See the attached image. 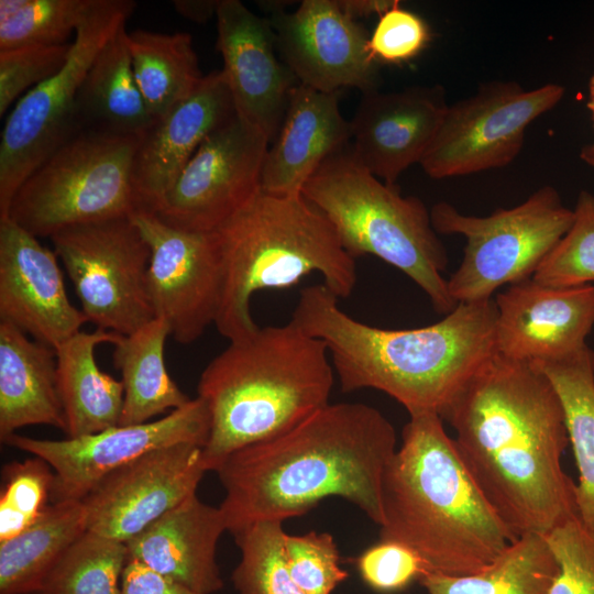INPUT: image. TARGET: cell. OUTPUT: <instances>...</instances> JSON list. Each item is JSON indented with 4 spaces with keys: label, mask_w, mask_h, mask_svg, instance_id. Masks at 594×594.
Here are the masks:
<instances>
[{
    "label": "cell",
    "mask_w": 594,
    "mask_h": 594,
    "mask_svg": "<svg viewBox=\"0 0 594 594\" xmlns=\"http://www.w3.org/2000/svg\"><path fill=\"white\" fill-rule=\"evenodd\" d=\"M267 138L237 113L208 135L154 213L166 224L211 232L260 190Z\"/></svg>",
    "instance_id": "4fadbf2b"
},
{
    "label": "cell",
    "mask_w": 594,
    "mask_h": 594,
    "mask_svg": "<svg viewBox=\"0 0 594 594\" xmlns=\"http://www.w3.org/2000/svg\"><path fill=\"white\" fill-rule=\"evenodd\" d=\"M564 95L554 82L531 90L512 80L482 82L475 94L448 106L419 165L435 179L505 167L519 155L527 128Z\"/></svg>",
    "instance_id": "7c38bea8"
},
{
    "label": "cell",
    "mask_w": 594,
    "mask_h": 594,
    "mask_svg": "<svg viewBox=\"0 0 594 594\" xmlns=\"http://www.w3.org/2000/svg\"><path fill=\"white\" fill-rule=\"evenodd\" d=\"M333 383L326 343L292 320L229 341L197 385L210 417L206 470L216 471L231 453L279 436L330 404Z\"/></svg>",
    "instance_id": "5b68a950"
},
{
    "label": "cell",
    "mask_w": 594,
    "mask_h": 594,
    "mask_svg": "<svg viewBox=\"0 0 594 594\" xmlns=\"http://www.w3.org/2000/svg\"><path fill=\"white\" fill-rule=\"evenodd\" d=\"M208 409L198 396L163 418L114 426L63 440L10 436L4 443L45 460L54 471L51 504L81 501L105 476L140 457L172 444L206 446Z\"/></svg>",
    "instance_id": "5bb4252c"
},
{
    "label": "cell",
    "mask_w": 594,
    "mask_h": 594,
    "mask_svg": "<svg viewBox=\"0 0 594 594\" xmlns=\"http://www.w3.org/2000/svg\"><path fill=\"white\" fill-rule=\"evenodd\" d=\"M210 233L222 272L215 326L229 341L258 327L250 310L258 290L289 288L312 272L339 299L348 298L356 284L355 258L329 219L302 195L261 189Z\"/></svg>",
    "instance_id": "8992f818"
},
{
    "label": "cell",
    "mask_w": 594,
    "mask_h": 594,
    "mask_svg": "<svg viewBox=\"0 0 594 594\" xmlns=\"http://www.w3.org/2000/svg\"><path fill=\"white\" fill-rule=\"evenodd\" d=\"M323 284L300 290L292 321L322 340L341 391H381L409 415L441 414L496 349L494 299L460 302L433 324L382 329L359 321Z\"/></svg>",
    "instance_id": "3957f363"
},
{
    "label": "cell",
    "mask_w": 594,
    "mask_h": 594,
    "mask_svg": "<svg viewBox=\"0 0 594 594\" xmlns=\"http://www.w3.org/2000/svg\"><path fill=\"white\" fill-rule=\"evenodd\" d=\"M53 483V469L38 457L3 468L0 542L16 536L41 517L51 504Z\"/></svg>",
    "instance_id": "8d00e7d4"
},
{
    "label": "cell",
    "mask_w": 594,
    "mask_h": 594,
    "mask_svg": "<svg viewBox=\"0 0 594 594\" xmlns=\"http://www.w3.org/2000/svg\"><path fill=\"white\" fill-rule=\"evenodd\" d=\"M441 85L363 94L350 120L354 158L388 185L420 163L448 109Z\"/></svg>",
    "instance_id": "ffe728a7"
},
{
    "label": "cell",
    "mask_w": 594,
    "mask_h": 594,
    "mask_svg": "<svg viewBox=\"0 0 594 594\" xmlns=\"http://www.w3.org/2000/svg\"><path fill=\"white\" fill-rule=\"evenodd\" d=\"M573 215L570 229L532 275L536 282L557 287L594 282V194L581 190Z\"/></svg>",
    "instance_id": "d590c367"
},
{
    "label": "cell",
    "mask_w": 594,
    "mask_h": 594,
    "mask_svg": "<svg viewBox=\"0 0 594 594\" xmlns=\"http://www.w3.org/2000/svg\"><path fill=\"white\" fill-rule=\"evenodd\" d=\"M381 540L403 543L428 572L461 576L492 563L517 537L465 468L443 419L409 415L381 488Z\"/></svg>",
    "instance_id": "277c9868"
},
{
    "label": "cell",
    "mask_w": 594,
    "mask_h": 594,
    "mask_svg": "<svg viewBox=\"0 0 594 594\" xmlns=\"http://www.w3.org/2000/svg\"><path fill=\"white\" fill-rule=\"evenodd\" d=\"M289 572L305 594H331L349 573L340 565L338 546L328 532L284 535Z\"/></svg>",
    "instance_id": "74e56055"
},
{
    "label": "cell",
    "mask_w": 594,
    "mask_h": 594,
    "mask_svg": "<svg viewBox=\"0 0 594 594\" xmlns=\"http://www.w3.org/2000/svg\"><path fill=\"white\" fill-rule=\"evenodd\" d=\"M580 158L585 164L594 167V142L584 145L580 151Z\"/></svg>",
    "instance_id": "bcb514c9"
},
{
    "label": "cell",
    "mask_w": 594,
    "mask_h": 594,
    "mask_svg": "<svg viewBox=\"0 0 594 594\" xmlns=\"http://www.w3.org/2000/svg\"><path fill=\"white\" fill-rule=\"evenodd\" d=\"M363 582L380 593L407 588L428 572L424 560L409 547L391 540L366 548L355 560Z\"/></svg>",
    "instance_id": "b9f144b4"
},
{
    "label": "cell",
    "mask_w": 594,
    "mask_h": 594,
    "mask_svg": "<svg viewBox=\"0 0 594 594\" xmlns=\"http://www.w3.org/2000/svg\"><path fill=\"white\" fill-rule=\"evenodd\" d=\"M94 0H0V51L67 44Z\"/></svg>",
    "instance_id": "836d02e7"
},
{
    "label": "cell",
    "mask_w": 594,
    "mask_h": 594,
    "mask_svg": "<svg viewBox=\"0 0 594 594\" xmlns=\"http://www.w3.org/2000/svg\"><path fill=\"white\" fill-rule=\"evenodd\" d=\"M226 530L220 508L194 494L127 542L128 560L142 562L198 594H212L223 586L216 557Z\"/></svg>",
    "instance_id": "cb8c5ba5"
},
{
    "label": "cell",
    "mask_w": 594,
    "mask_h": 594,
    "mask_svg": "<svg viewBox=\"0 0 594 594\" xmlns=\"http://www.w3.org/2000/svg\"><path fill=\"white\" fill-rule=\"evenodd\" d=\"M169 336L167 322L154 318L134 332L121 336L114 344L112 360L122 375L124 388L119 425L148 422L190 400L166 369L164 352Z\"/></svg>",
    "instance_id": "83f0119b"
},
{
    "label": "cell",
    "mask_w": 594,
    "mask_h": 594,
    "mask_svg": "<svg viewBox=\"0 0 594 594\" xmlns=\"http://www.w3.org/2000/svg\"><path fill=\"white\" fill-rule=\"evenodd\" d=\"M50 239L96 329L127 336L155 318L151 251L131 216L72 226Z\"/></svg>",
    "instance_id": "8fae6325"
},
{
    "label": "cell",
    "mask_w": 594,
    "mask_h": 594,
    "mask_svg": "<svg viewBox=\"0 0 594 594\" xmlns=\"http://www.w3.org/2000/svg\"><path fill=\"white\" fill-rule=\"evenodd\" d=\"M85 531L81 501L47 506L41 517L16 536L0 542V594H32Z\"/></svg>",
    "instance_id": "f546056e"
},
{
    "label": "cell",
    "mask_w": 594,
    "mask_h": 594,
    "mask_svg": "<svg viewBox=\"0 0 594 594\" xmlns=\"http://www.w3.org/2000/svg\"><path fill=\"white\" fill-rule=\"evenodd\" d=\"M205 472L201 446L153 450L105 476L81 499L86 528L127 543L196 494Z\"/></svg>",
    "instance_id": "2e32d148"
},
{
    "label": "cell",
    "mask_w": 594,
    "mask_h": 594,
    "mask_svg": "<svg viewBox=\"0 0 594 594\" xmlns=\"http://www.w3.org/2000/svg\"><path fill=\"white\" fill-rule=\"evenodd\" d=\"M396 443L378 409L330 403L288 431L231 453L216 470L227 530L234 536L255 522H283L331 496L380 526L382 480Z\"/></svg>",
    "instance_id": "7a4b0ae2"
},
{
    "label": "cell",
    "mask_w": 594,
    "mask_h": 594,
    "mask_svg": "<svg viewBox=\"0 0 594 594\" xmlns=\"http://www.w3.org/2000/svg\"><path fill=\"white\" fill-rule=\"evenodd\" d=\"M496 349L506 358L553 360L586 345L594 326V286H548L532 277L494 299Z\"/></svg>",
    "instance_id": "44dd1931"
},
{
    "label": "cell",
    "mask_w": 594,
    "mask_h": 594,
    "mask_svg": "<svg viewBox=\"0 0 594 594\" xmlns=\"http://www.w3.org/2000/svg\"><path fill=\"white\" fill-rule=\"evenodd\" d=\"M350 141V121L340 111L339 92H322L298 84L266 153L261 189L275 196H300L322 163Z\"/></svg>",
    "instance_id": "603a6c76"
},
{
    "label": "cell",
    "mask_w": 594,
    "mask_h": 594,
    "mask_svg": "<svg viewBox=\"0 0 594 594\" xmlns=\"http://www.w3.org/2000/svg\"><path fill=\"white\" fill-rule=\"evenodd\" d=\"M153 120L134 76L124 25L99 51L81 81L76 125L78 130L141 136Z\"/></svg>",
    "instance_id": "4316f807"
},
{
    "label": "cell",
    "mask_w": 594,
    "mask_h": 594,
    "mask_svg": "<svg viewBox=\"0 0 594 594\" xmlns=\"http://www.w3.org/2000/svg\"><path fill=\"white\" fill-rule=\"evenodd\" d=\"M283 62L299 84L322 92L378 90V64L367 51L370 35L337 0H304L293 12L268 19Z\"/></svg>",
    "instance_id": "e0dca14e"
},
{
    "label": "cell",
    "mask_w": 594,
    "mask_h": 594,
    "mask_svg": "<svg viewBox=\"0 0 594 594\" xmlns=\"http://www.w3.org/2000/svg\"><path fill=\"white\" fill-rule=\"evenodd\" d=\"M220 0H173L172 4L183 18L204 24L217 14Z\"/></svg>",
    "instance_id": "ee69618b"
},
{
    "label": "cell",
    "mask_w": 594,
    "mask_h": 594,
    "mask_svg": "<svg viewBox=\"0 0 594 594\" xmlns=\"http://www.w3.org/2000/svg\"><path fill=\"white\" fill-rule=\"evenodd\" d=\"M135 7L132 0H94L75 32L63 68L15 103L1 133L0 220L8 218L11 200L23 182L78 131L75 103L81 81Z\"/></svg>",
    "instance_id": "30bf717a"
},
{
    "label": "cell",
    "mask_w": 594,
    "mask_h": 594,
    "mask_svg": "<svg viewBox=\"0 0 594 594\" xmlns=\"http://www.w3.org/2000/svg\"><path fill=\"white\" fill-rule=\"evenodd\" d=\"M430 217L438 234L466 240L461 264L447 279L450 296L460 304L491 299L501 286L531 278L570 229L574 215L557 189L546 185L520 205L490 216L464 215L440 201Z\"/></svg>",
    "instance_id": "9c48e42d"
},
{
    "label": "cell",
    "mask_w": 594,
    "mask_h": 594,
    "mask_svg": "<svg viewBox=\"0 0 594 594\" xmlns=\"http://www.w3.org/2000/svg\"><path fill=\"white\" fill-rule=\"evenodd\" d=\"M140 136L78 130L19 187L8 218L36 238L139 211L132 166Z\"/></svg>",
    "instance_id": "ba28073f"
},
{
    "label": "cell",
    "mask_w": 594,
    "mask_h": 594,
    "mask_svg": "<svg viewBox=\"0 0 594 594\" xmlns=\"http://www.w3.org/2000/svg\"><path fill=\"white\" fill-rule=\"evenodd\" d=\"M128 45L138 86L157 118L190 96L202 75L189 33L128 32Z\"/></svg>",
    "instance_id": "1f68e13d"
},
{
    "label": "cell",
    "mask_w": 594,
    "mask_h": 594,
    "mask_svg": "<svg viewBox=\"0 0 594 594\" xmlns=\"http://www.w3.org/2000/svg\"><path fill=\"white\" fill-rule=\"evenodd\" d=\"M531 362L560 398L579 471L576 514L594 531V351L586 344L559 359Z\"/></svg>",
    "instance_id": "f1b7e54d"
},
{
    "label": "cell",
    "mask_w": 594,
    "mask_h": 594,
    "mask_svg": "<svg viewBox=\"0 0 594 594\" xmlns=\"http://www.w3.org/2000/svg\"><path fill=\"white\" fill-rule=\"evenodd\" d=\"M465 468L514 534H546L576 514V483L563 471L564 411L531 361L496 353L441 411Z\"/></svg>",
    "instance_id": "6da1fadb"
},
{
    "label": "cell",
    "mask_w": 594,
    "mask_h": 594,
    "mask_svg": "<svg viewBox=\"0 0 594 594\" xmlns=\"http://www.w3.org/2000/svg\"><path fill=\"white\" fill-rule=\"evenodd\" d=\"M586 107L591 113L593 128H594V73L592 74L588 81V99H587Z\"/></svg>",
    "instance_id": "7dc6e473"
},
{
    "label": "cell",
    "mask_w": 594,
    "mask_h": 594,
    "mask_svg": "<svg viewBox=\"0 0 594 594\" xmlns=\"http://www.w3.org/2000/svg\"><path fill=\"white\" fill-rule=\"evenodd\" d=\"M431 40L427 22L400 8L399 1L378 16L370 35L367 51L372 61L402 64L418 56Z\"/></svg>",
    "instance_id": "60d3db41"
},
{
    "label": "cell",
    "mask_w": 594,
    "mask_h": 594,
    "mask_svg": "<svg viewBox=\"0 0 594 594\" xmlns=\"http://www.w3.org/2000/svg\"><path fill=\"white\" fill-rule=\"evenodd\" d=\"M557 573L558 563L543 534L530 532L476 573L426 572L419 583L429 594H549Z\"/></svg>",
    "instance_id": "4dcf8cb0"
},
{
    "label": "cell",
    "mask_w": 594,
    "mask_h": 594,
    "mask_svg": "<svg viewBox=\"0 0 594 594\" xmlns=\"http://www.w3.org/2000/svg\"><path fill=\"white\" fill-rule=\"evenodd\" d=\"M216 16L217 50L235 112L272 144L282 128L290 92L299 82L276 54L268 19L256 15L239 0H220Z\"/></svg>",
    "instance_id": "ac0fdd59"
},
{
    "label": "cell",
    "mask_w": 594,
    "mask_h": 594,
    "mask_svg": "<svg viewBox=\"0 0 594 594\" xmlns=\"http://www.w3.org/2000/svg\"><path fill=\"white\" fill-rule=\"evenodd\" d=\"M284 535L282 521L266 520L233 536L241 551L231 576L239 594H305L289 572Z\"/></svg>",
    "instance_id": "e575fe53"
},
{
    "label": "cell",
    "mask_w": 594,
    "mask_h": 594,
    "mask_svg": "<svg viewBox=\"0 0 594 594\" xmlns=\"http://www.w3.org/2000/svg\"><path fill=\"white\" fill-rule=\"evenodd\" d=\"M37 239L0 220V320L55 349L89 321L67 296L56 253Z\"/></svg>",
    "instance_id": "d6986e66"
},
{
    "label": "cell",
    "mask_w": 594,
    "mask_h": 594,
    "mask_svg": "<svg viewBox=\"0 0 594 594\" xmlns=\"http://www.w3.org/2000/svg\"><path fill=\"white\" fill-rule=\"evenodd\" d=\"M121 594H198L179 582L129 559L120 582Z\"/></svg>",
    "instance_id": "7bdbcfd3"
},
{
    "label": "cell",
    "mask_w": 594,
    "mask_h": 594,
    "mask_svg": "<svg viewBox=\"0 0 594 594\" xmlns=\"http://www.w3.org/2000/svg\"><path fill=\"white\" fill-rule=\"evenodd\" d=\"M222 70L205 75L196 90L154 118L140 136L132 166L139 211L154 212L204 140L235 114Z\"/></svg>",
    "instance_id": "7402d4cb"
},
{
    "label": "cell",
    "mask_w": 594,
    "mask_h": 594,
    "mask_svg": "<svg viewBox=\"0 0 594 594\" xmlns=\"http://www.w3.org/2000/svg\"><path fill=\"white\" fill-rule=\"evenodd\" d=\"M543 536L558 563L549 594H594V531L574 515Z\"/></svg>",
    "instance_id": "f35d334b"
},
{
    "label": "cell",
    "mask_w": 594,
    "mask_h": 594,
    "mask_svg": "<svg viewBox=\"0 0 594 594\" xmlns=\"http://www.w3.org/2000/svg\"><path fill=\"white\" fill-rule=\"evenodd\" d=\"M340 9L350 18L378 16L394 7L398 0H337Z\"/></svg>",
    "instance_id": "f6af8a7d"
},
{
    "label": "cell",
    "mask_w": 594,
    "mask_h": 594,
    "mask_svg": "<svg viewBox=\"0 0 594 594\" xmlns=\"http://www.w3.org/2000/svg\"><path fill=\"white\" fill-rule=\"evenodd\" d=\"M31 425H47L65 432L56 352L0 320L1 441Z\"/></svg>",
    "instance_id": "d4e9b609"
},
{
    "label": "cell",
    "mask_w": 594,
    "mask_h": 594,
    "mask_svg": "<svg viewBox=\"0 0 594 594\" xmlns=\"http://www.w3.org/2000/svg\"><path fill=\"white\" fill-rule=\"evenodd\" d=\"M122 334L96 329L79 331L57 348V388L67 438L96 433L120 422L124 388L102 372L95 356L99 344H116Z\"/></svg>",
    "instance_id": "484cf974"
},
{
    "label": "cell",
    "mask_w": 594,
    "mask_h": 594,
    "mask_svg": "<svg viewBox=\"0 0 594 594\" xmlns=\"http://www.w3.org/2000/svg\"><path fill=\"white\" fill-rule=\"evenodd\" d=\"M349 145L322 163L301 195L329 219L353 258L370 254L396 267L447 316L458 304L442 275L449 257L430 210L418 197L403 196L396 185L372 175Z\"/></svg>",
    "instance_id": "52a82bcc"
},
{
    "label": "cell",
    "mask_w": 594,
    "mask_h": 594,
    "mask_svg": "<svg viewBox=\"0 0 594 594\" xmlns=\"http://www.w3.org/2000/svg\"><path fill=\"white\" fill-rule=\"evenodd\" d=\"M72 43L0 51V116L28 88L56 75L68 59Z\"/></svg>",
    "instance_id": "ab89813d"
},
{
    "label": "cell",
    "mask_w": 594,
    "mask_h": 594,
    "mask_svg": "<svg viewBox=\"0 0 594 594\" xmlns=\"http://www.w3.org/2000/svg\"><path fill=\"white\" fill-rule=\"evenodd\" d=\"M127 543L85 531L32 594H121Z\"/></svg>",
    "instance_id": "d6a6232c"
},
{
    "label": "cell",
    "mask_w": 594,
    "mask_h": 594,
    "mask_svg": "<svg viewBox=\"0 0 594 594\" xmlns=\"http://www.w3.org/2000/svg\"><path fill=\"white\" fill-rule=\"evenodd\" d=\"M151 251L147 293L155 318L182 344L196 341L216 321L222 286L220 258L210 232L170 227L154 212L131 216Z\"/></svg>",
    "instance_id": "9a60e30c"
}]
</instances>
